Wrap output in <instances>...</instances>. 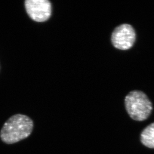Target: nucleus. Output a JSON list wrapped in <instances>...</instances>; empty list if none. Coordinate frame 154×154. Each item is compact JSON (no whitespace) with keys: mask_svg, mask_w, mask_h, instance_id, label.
Here are the masks:
<instances>
[{"mask_svg":"<svg viewBox=\"0 0 154 154\" xmlns=\"http://www.w3.org/2000/svg\"><path fill=\"white\" fill-rule=\"evenodd\" d=\"M34 127V121L30 117L15 114L5 122L0 131V138L5 144H15L29 137Z\"/></svg>","mask_w":154,"mask_h":154,"instance_id":"obj_1","label":"nucleus"},{"mask_svg":"<svg viewBox=\"0 0 154 154\" xmlns=\"http://www.w3.org/2000/svg\"><path fill=\"white\" fill-rule=\"evenodd\" d=\"M125 108L133 120L143 121L150 117L153 104L146 95L138 90L130 92L125 98Z\"/></svg>","mask_w":154,"mask_h":154,"instance_id":"obj_2","label":"nucleus"},{"mask_svg":"<svg viewBox=\"0 0 154 154\" xmlns=\"http://www.w3.org/2000/svg\"><path fill=\"white\" fill-rule=\"evenodd\" d=\"M135 40L136 32L134 28L126 23L117 26L111 35L112 45L119 50H129L134 45Z\"/></svg>","mask_w":154,"mask_h":154,"instance_id":"obj_3","label":"nucleus"},{"mask_svg":"<svg viewBox=\"0 0 154 154\" xmlns=\"http://www.w3.org/2000/svg\"><path fill=\"white\" fill-rule=\"evenodd\" d=\"M25 8L29 17L37 22H44L51 15V4L48 0H26Z\"/></svg>","mask_w":154,"mask_h":154,"instance_id":"obj_4","label":"nucleus"},{"mask_svg":"<svg viewBox=\"0 0 154 154\" xmlns=\"http://www.w3.org/2000/svg\"><path fill=\"white\" fill-rule=\"evenodd\" d=\"M140 141L145 147L154 149V122L148 125L142 131Z\"/></svg>","mask_w":154,"mask_h":154,"instance_id":"obj_5","label":"nucleus"}]
</instances>
